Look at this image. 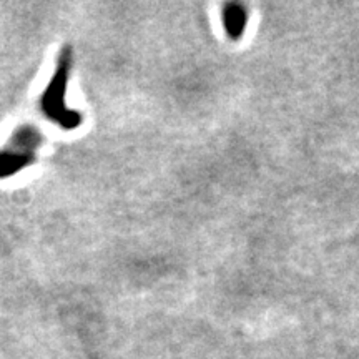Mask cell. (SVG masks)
Here are the masks:
<instances>
[{"label":"cell","instance_id":"obj_1","mask_svg":"<svg viewBox=\"0 0 359 359\" xmlns=\"http://www.w3.org/2000/svg\"><path fill=\"white\" fill-rule=\"evenodd\" d=\"M68 67H70V55L63 54L62 60H60L58 70L52 79V83L47 88L44 100L45 112L52 117L55 122H58L60 125L65 128H74L79 125V115L75 112L67 110V106L63 105V95H65V87H67V77H68Z\"/></svg>","mask_w":359,"mask_h":359},{"label":"cell","instance_id":"obj_2","mask_svg":"<svg viewBox=\"0 0 359 359\" xmlns=\"http://www.w3.org/2000/svg\"><path fill=\"white\" fill-rule=\"evenodd\" d=\"M38 143V135L33 130L19 131L15 136L14 148H8L0 153V177L14 175L17 170L29 165L32 160V153Z\"/></svg>","mask_w":359,"mask_h":359},{"label":"cell","instance_id":"obj_3","mask_svg":"<svg viewBox=\"0 0 359 359\" xmlns=\"http://www.w3.org/2000/svg\"><path fill=\"white\" fill-rule=\"evenodd\" d=\"M223 19H225V27L228 30L230 37L237 38L243 33L246 24V12L245 8L238 3H230L225 7L223 10Z\"/></svg>","mask_w":359,"mask_h":359}]
</instances>
